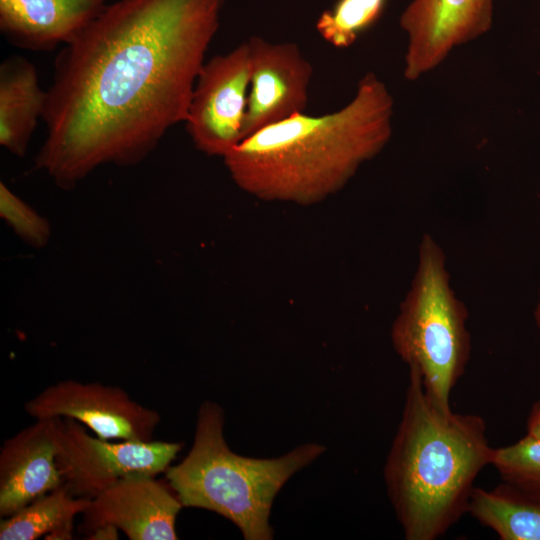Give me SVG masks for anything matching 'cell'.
<instances>
[{
    "label": "cell",
    "mask_w": 540,
    "mask_h": 540,
    "mask_svg": "<svg viewBox=\"0 0 540 540\" xmlns=\"http://www.w3.org/2000/svg\"><path fill=\"white\" fill-rule=\"evenodd\" d=\"M224 0H118L54 63L36 158L61 189L97 167L135 165L185 122Z\"/></svg>",
    "instance_id": "6da1fadb"
},
{
    "label": "cell",
    "mask_w": 540,
    "mask_h": 540,
    "mask_svg": "<svg viewBox=\"0 0 540 540\" xmlns=\"http://www.w3.org/2000/svg\"><path fill=\"white\" fill-rule=\"evenodd\" d=\"M90 500L74 496L63 483L1 520L0 540H70L74 519Z\"/></svg>",
    "instance_id": "9a60e30c"
},
{
    "label": "cell",
    "mask_w": 540,
    "mask_h": 540,
    "mask_svg": "<svg viewBox=\"0 0 540 540\" xmlns=\"http://www.w3.org/2000/svg\"><path fill=\"white\" fill-rule=\"evenodd\" d=\"M527 435L540 440V400L534 404L529 414Z\"/></svg>",
    "instance_id": "ffe728a7"
},
{
    "label": "cell",
    "mask_w": 540,
    "mask_h": 540,
    "mask_svg": "<svg viewBox=\"0 0 540 540\" xmlns=\"http://www.w3.org/2000/svg\"><path fill=\"white\" fill-rule=\"evenodd\" d=\"M118 531L116 527L106 525L95 529L86 538L91 540H114L118 539Z\"/></svg>",
    "instance_id": "44dd1931"
},
{
    "label": "cell",
    "mask_w": 540,
    "mask_h": 540,
    "mask_svg": "<svg viewBox=\"0 0 540 540\" xmlns=\"http://www.w3.org/2000/svg\"><path fill=\"white\" fill-rule=\"evenodd\" d=\"M387 0H337L321 13L316 30L336 48L352 46L381 17Z\"/></svg>",
    "instance_id": "e0dca14e"
},
{
    "label": "cell",
    "mask_w": 540,
    "mask_h": 540,
    "mask_svg": "<svg viewBox=\"0 0 540 540\" xmlns=\"http://www.w3.org/2000/svg\"><path fill=\"white\" fill-rule=\"evenodd\" d=\"M182 447L155 440L111 442L90 435L75 419L62 418L57 464L70 492L92 499L124 477L165 472Z\"/></svg>",
    "instance_id": "8992f818"
},
{
    "label": "cell",
    "mask_w": 540,
    "mask_h": 540,
    "mask_svg": "<svg viewBox=\"0 0 540 540\" xmlns=\"http://www.w3.org/2000/svg\"><path fill=\"white\" fill-rule=\"evenodd\" d=\"M62 418H42L0 449V516L8 517L63 484L57 464Z\"/></svg>",
    "instance_id": "7c38bea8"
},
{
    "label": "cell",
    "mask_w": 540,
    "mask_h": 540,
    "mask_svg": "<svg viewBox=\"0 0 540 540\" xmlns=\"http://www.w3.org/2000/svg\"><path fill=\"white\" fill-rule=\"evenodd\" d=\"M106 6L107 0H0V30L15 46L49 51L75 40Z\"/></svg>",
    "instance_id": "4fadbf2b"
},
{
    "label": "cell",
    "mask_w": 540,
    "mask_h": 540,
    "mask_svg": "<svg viewBox=\"0 0 540 540\" xmlns=\"http://www.w3.org/2000/svg\"><path fill=\"white\" fill-rule=\"evenodd\" d=\"M467 512L501 540H540V501L505 482L474 487Z\"/></svg>",
    "instance_id": "2e32d148"
},
{
    "label": "cell",
    "mask_w": 540,
    "mask_h": 540,
    "mask_svg": "<svg viewBox=\"0 0 540 540\" xmlns=\"http://www.w3.org/2000/svg\"><path fill=\"white\" fill-rule=\"evenodd\" d=\"M250 78L247 41L203 64L184 122L199 151L223 158L243 141Z\"/></svg>",
    "instance_id": "52a82bcc"
},
{
    "label": "cell",
    "mask_w": 540,
    "mask_h": 540,
    "mask_svg": "<svg viewBox=\"0 0 540 540\" xmlns=\"http://www.w3.org/2000/svg\"><path fill=\"white\" fill-rule=\"evenodd\" d=\"M534 317H535V322L538 328L540 329V291H539L538 303L536 305L535 312H534Z\"/></svg>",
    "instance_id": "7402d4cb"
},
{
    "label": "cell",
    "mask_w": 540,
    "mask_h": 540,
    "mask_svg": "<svg viewBox=\"0 0 540 540\" xmlns=\"http://www.w3.org/2000/svg\"><path fill=\"white\" fill-rule=\"evenodd\" d=\"M47 91L36 67L22 56H10L0 65V144L10 153L25 155L42 119Z\"/></svg>",
    "instance_id": "5bb4252c"
},
{
    "label": "cell",
    "mask_w": 540,
    "mask_h": 540,
    "mask_svg": "<svg viewBox=\"0 0 540 540\" xmlns=\"http://www.w3.org/2000/svg\"><path fill=\"white\" fill-rule=\"evenodd\" d=\"M491 465L503 482L540 501V440L526 434L517 442L494 448Z\"/></svg>",
    "instance_id": "ac0fdd59"
},
{
    "label": "cell",
    "mask_w": 540,
    "mask_h": 540,
    "mask_svg": "<svg viewBox=\"0 0 540 540\" xmlns=\"http://www.w3.org/2000/svg\"><path fill=\"white\" fill-rule=\"evenodd\" d=\"M467 319V309L451 287L443 249L424 234L416 271L390 337L395 352L418 373L425 391L444 406H450V394L470 358Z\"/></svg>",
    "instance_id": "5b68a950"
},
{
    "label": "cell",
    "mask_w": 540,
    "mask_h": 540,
    "mask_svg": "<svg viewBox=\"0 0 540 540\" xmlns=\"http://www.w3.org/2000/svg\"><path fill=\"white\" fill-rule=\"evenodd\" d=\"M35 419L72 418L105 440L151 441L160 414L133 400L118 386L65 380L26 401Z\"/></svg>",
    "instance_id": "ba28073f"
},
{
    "label": "cell",
    "mask_w": 540,
    "mask_h": 540,
    "mask_svg": "<svg viewBox=\"0 0 540 540\" xmlns=\"http://www.w3.org/2000/svg\"><path fill=\"white\" fill-rule=\"evenodd\" d=\"M0 215L28 245L41 248L48 243L51 235L49 222L3 182L0 183Z\"/></svg>",
    "instance_id": "d6986e66"
},
{
    "label": "cell",
    "mask_w": 540,
    "mask_h": 540,
    "mask_svg": "<svg viewBox=\"0 0 540 540\" xmlns=\"http://www.w3.org/2000/svg\"><path fill=\"white\" fill-rule=\"evenodd\" d=\"M224 422L223 409L215 402L203 401L191 449L180 463L167 468L165 479L184 507L223 516L237 526L245 540H271L270 514L275 497L326 447L306 443L280 457H246L227 445Z\"/></svg>",
    "instance_id": "277c9868"
},
{
    "label": "cell",
    "mask_w": 540,
    "mask_h": 540,
    "mask_svg": "<svg viewBox=\"0 0 540 540\" xmlns=\"http://www.w3.org/2000/svg\"><path fill=\"white\" fill-rule=\"evenodd\" d=\"M394 100L373 73L337 111L298 113L244 139L223 157L233 182L267 202L300 206L340 191L390 141Z\"/></svg>",
    "instance_id": "7a4b0ae2"
},
{
    "label": "cell",
    "mask_w": 540,
    "mask_h": 540,
    "mask_svg": "<svg viewBox=\"0 0 540 540\" xmlns=\"http://www.w3.org/2000/svg\"><path fill=\"white\" fill-rule=\"evenodd\" d=\"M486 423L453 412L409 382L398 429L384 467L388 497L407 540H435L463 514L480 471L491 464Z\"/></svg>",
    "instance_id": "3957f363"
},
{
    "label": "cell",
    "mask_w": 540,
    "mask_h": 540,
    "mask_svg": "<svg viewBox=\"0 0 540 540\" xmlns=\"http://www.w3.org/2000/svg\"><path fill=\"white\" fill-rule=\"evenodd\" d=\"M494 0H412L399 23L407 36L403 75L416 81L457 47L487 33Z\"/></svg>",
    "instance_id": "9c48e42d"
},
{
    "label": "cell",
    "mask_w": 540,
    "mask_h": 540,
    "mask_svg": "<svg viewBox=\"0 0 540 540\" xmlns=\"http://www.w3.org/2000/svg\"><path fill=\"white\" fill-rule=\"evenodd\" d=\"M183 507L167 480L130 475L90 500L79 530L88 535L112 525L130 540H176V520Z\"/></svg>",
    "instance_id": "8fae6325"
},
{
    "label": "cell",
    "mask_w": 540,
    "mask_h": 540,
    "mask_svg": "<svg viewBox=\"0 0 540 540\" xmlns=\"http://www.w3.org/2000/svg\"><path fill=\"white\" fill-rule=\"evenodd\" d=\"M251 78L243 140L306 110L313 76L310 61L293 42L248 40Z\"/></svg>",
    "instance_id": "30bf717a"
}]
</instances>
